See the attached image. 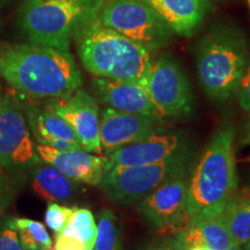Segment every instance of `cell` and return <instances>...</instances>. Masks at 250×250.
Returning <instances> with one entry per match:
<instances>
[{"label": "cell", "instance_id": "19", "mask_svg": "<svg viewBox=\"0 0 250 250\" xmlns=\"http://www.w3.org/2000/svg\"><path fill=\"white\" fill-rule=\"evenodd\" d=\"M224 218L234 243L246 245L250 240V188L233 193L225 205Z\"/></svg>", "mask_w": 250, "mask_h": 250}, {"label": "cell", "instance_id": "4", "mask_svg": "<svg viewBox=\"0 0 250 250\" xmlns=\"http://www.w3.org/2000/svg\"><path fill=\"white\" fill-rule=\"evenodd\" d=\"M248 57V42L237 27L218 24L203 36L197 49L196 68L208 98L225 102L236 92Z\"/></svg>", "mask_w": 250, "mask_h": 250}, {"label": "cell", "instance_id": "24", "mask_svg": "<svg viewBox=\"0 0 250 250\" xmlns=\"http://www.w3.org/2000/svg\"><path fill=\"white\" fill-rule=\"evenodd\" d=\"M74 210L76 208H67L57 203H50L45 211V224L52 232L57 234L67 224L68 218Z\"/></svg>", "mask_w": 250, "mask_h": 250}, {"label": "cell", "instance_id": "25", "mask_svg": "<svg viewBox=\"0 0 250 250\" xmlns=\"http://www.w3.org/2000/svg\"><path fill=\"white\" fill-rule=\"evenodd\" d=\"M237 100L242 110L250 111V56L247 59L245 70L237 86Z\"/></svg>", "mask_w": 250, "mask_h": 250}, {"label": "cell", "instance_id": "9", "mask_svg": "<svg viewBox=\"0 0 250 250\" xmlns=\"http://www.w3.org/2000/svg\"><path fill=\"white\" fill-rule=\"evenodd\" d=\"M189 171L167 181L140 201L138 210L151 226L164 232L183 230L187 217Z\"/></svg>", "mask_w": 250, "mask_h": 250}, {"label": "cell", "instance_id": "31", "mask_svg": "<svg viewBox=\"0 0 250 250\" xmlns=\"http://www.w3.org/2000/svg\"><path fill=\"white\" fill-rule=\"evenodd\" d=\"M243 246H245V248H243V250H250V240L246 243V245H243Z\"/></svg>", "mask_w": 250, "mask_h": 250}, {"label": "cell", "instance_id": "26", "mask_svg": "<svg viewBox=\"0 0 250 250\" xmlns=\"http://www.w3.org/2000/svg\"><path fill=\"white\" fill-rule=\"evenodd\" d=\"M54 250H93L85 243L62 233L56 234Z\"/></svg>", "mask_w": 250, "mask_h": 250}, {"label": "cell", "instance_id": "13", "mask_svg": "<svg viewBox=\"0 0 250 250\" xmlns=\"http://www.w3.org/2000/svg\"><path fill=\"white\" fill-rule=\"evenodd\" d=\"M189 151L187 139L180 133L155 132L140 142L124 146L107 155L109 170L165 161Z\"/></svg>", "mask_w": 250, "mask_h": 250}, {"label": "cell", "instance_id": "12", "mask_svg": "<svg viewBox=\"0 0 250 250\" xmlns=\"http://www.w3.org/2000/svg\"><path fill=\"white\" fill-rule=\"evenodd\" d=\"M161 120L104 108L100 114V144L102 153L111 154L130 144L140 142L158 132Z\"/></svg>", "mask_w": 250, "mask_h": 250}, {"label": "cell", "instance_id": "7", "mask_svg": "<svg viewBox=\"0 0 250 250\" xmlns=\"http://www.w3.org/2000/svg\"><path fill=\"white\" fill-rule=\"evenodd\" d=\"M98 21L151 51L167 44L174 34L147 0H103Z\"/></svg>", "mask_w": 250, "mask_h": 250}, {"label": "cell", "instance_id": "20", "mask_svg": "<svg viewBox=\"0 0 250 250\" xmlns=\"http://www.w3.org/2000/svg\"><path fill=\"white\" fill-rule=\"evenodd\" d=\"M33 188L37 195L50 202L67 201L76 190L72 180L48 164L35 170Z\"/></svg>", "mask_w": 250, "mask_h": 250}, {"label": "cell", "instance_id": "30", "mask_svg": "<svg viewBox=\"0 0 250 250\" xmlns=\"http://www.w3.org/2000/svg\"><path fill=\"white\" fill-rule=\"evenodd\" d=\"M184 250H210V249L205 248V247H190V248H187Z\"/></svg>", "mask_w": 250, "mask_h": 250}, {"label": "cell", "instance_id": "28", "mask_svg": "<svg viewBox=\"0 0 250 250\" xmlns=\"http://www.w3.org/2000/svg\"><path fill=\"white\" fill-rule=\"evenodd\" d=\"M145 250H179L174 246L173 242L168 243H156V245L148 246Z\"/></svg>", "mask_w": 250, "mask_h": 250}, {"label": "cell", "instance_id": "32", "mask_svg": "<svg viewBox=\"0 0 250 250\" xmlns=\"http://www.w3.org/2000/svg\"><path fill=\"white\" fill-rule=\"evenodd\" d=\"M248 5H249V8H250V0H248Z\"/></svg>", "mask_w": 250, "mask_h": 250}, {"label": "cell", "instance_id": "14", "mask_svg": "<svg viewBox=\"0 0 250 250\" xmlns=\"http://www.w3.org/2000/svg\"><path fill=\"white\" fill-rule=\"evenodd\" d=\"M37 154L45 164L76 182L99 186L109 170L108 156L95 155L83 149L58 151L45 145L36 146Z\"/></svg>", "mask_w": 250, "mask_h": 250}, {"label": "cell", "instance_id": "15", "mask_svg": "<svg viewBox=\"0 0 250 250\" xmlns=\"http://www.w3.org/2000/svg\"><path fill=\"white\" fill-rule=\"evenodd\" d=\"M92 85L98 98L109 108L162 120L143 83L95 78Z\"/></svg>", "mask_w": 250, "mask_h": 250}, {"label": "cell", "instance_id": "5", "mask_svg": "<svg viewBox=\"0 0 250 250\" xmlns=\"http://www.w3.org/2000/svg\"><path fill=\"white\" fill-rule=\"evenodd\" d=\"M103 0H26L22 24L31 44L70 51L71 42L98 19Z\"/></svg>", "mask_w": 250, "mask_h": 250}, {"label": "cell", "instance_id": "17", "mask_svg": "<svg viewBox=\"0 0 250 250\" xmlns=\"http://www.w3.org/2000/svg\"><path fill=\"white\" fill-rule=\"evenodd\" d=\"M24 111L28 125L40 145L49 146L58 151L83 149L70 124L48 105L41 108L27 104Z\"/></svg>", "mask_w": 250, "mask_h": 250}, {"label": "cell", "instance_id": "22", "mask_svg": "<svg viewBox=\"0 0 250 250\" xmlns=\"http://www.w3.org/2000/svg\"><path fill=\"white\" fill-rule=\"evenodd\" d=\"M59 233L73 237L78 241L85 243L89 248L94 249L98 233L95 219L92 212L87 208H77L72 212L67 224Z\"/></svg>", "mask_w": 250, "mask_h": 250}, {"label": "cell", "instance_id": "16", "mask_svg": "<svg viewBox=\"0 0 250 250\" xmlns=\"http://www.w3.org/2000/svg\"><path fill=\"white\" fill-rule=\"evenodd\" d=\"M171 242L179 250L190 247L225 250L234 243L225 223L224 208L204 211L190 218L186 228Z\"/></svg>", "mask_w": 250, "mask_h": 250}, {"label": "cell", "instance_id": "1", "mask_svg": "<svg viewBox=\"0 0 250 250\" xmlns=\"http://www.w3.org/2000/svg\"><path fill=\"white\" fill-rule=\"evenodd\" d=\"M0 74L12 88L33 99L66 98L83 83L70 51L37 44L0 50Z\"/></svg>", "mask_w": 250, "mask_h": 250}, {"label": "cell", "instance_id": "8", "mask_svg": "<svg viewBox=\"0 0 250 250\" xmlns=\"http://www.w3.org/2000/svg\"><path fill=\"white\" fill-rule=\"evenodd\" d=\"M144 85L161 118L190 114L193 93L190 81L179 62L169 54L152 59Z\"/></svg>", "mask_w": 250, "mask_h": 250}, {"label": "cell", "instance_id": "29", "mask_svg": "<svg viewBox=\"0 0 250 250\" xmlns=\"http://www.w3.org/2000/svg\"><path fill=\"white\" fill-rule=\"evenodd\" d=\"M225 250H243V248H242V246L236 245V243H233L232 246H229L227 249H225Z\"/></svg>", "mask_w": 250, "mask_h": 250}, {"label": "cell", "instance_id": "11", "mask_svg": "<svg viewBox=\"0 0 250 250\" xmlns=\"http://www.w3.org/2000/svg\"><path fill=\"white\" fill-rule=\"evenodd\" d=\"M48 107L70 124L83 151L101 154L100 110L92 95L77 89L66 98L52 100Z\"/></svg>", "mask_w": 250, "mask_h": 250}, {"label": "cell", "instance_id": "27", "mask_svg": "<svg viewBox=\"0 0 250 250\" xmlns=\"http://www.w3.org/2000/svg\"><path fill=\"white\" fill-rule=\"evenodd\" d=\"M0 250H24L14 229L8 227L0 232Z\"/></svg>", "mask_w": 250, "mask_h": 250}, {"label": "cell", "instance_id": "2", "mask_svg": "<svg viewBox=\"0 0 250 250\" xmlns=\"http://www.w3.org/2000/svg\"><path fill=\"white\" fill-rule=\"evenodd\" d=\"M78 54L83 67L96 78L144 83L152 62V51L103 27L98 19L77 36Z\"/></svg>", "mask_w": 250, "mask_h": 250}, {"label": "cell", "instance_id": "10", "mask_svg": "<svg viewBox=\"0 0 250 250\" xmlns=\"http://www.w3.org/2000/svg\"><path fill=\"white\" fill-rule=\"evenodd\" d=\"M37 161L26 115L13 99L5 96L0 101V166L20 167Z\"/></svg>", "mask_w": 250, "mask_h": 250}, {"label": "cell", "instance_id": "21", "mask_svg": "<svg viewBox=\"0 0 250 250\" xmlns=\"http://www.w3.org/2000/svg\"><path fill=\"white\" fill-rule=\"evenodd\" d=\"M8 227L18 233L24 250H51L52 241L44 225L31 219H12Z\"/></svg>", "mask_w": 250, "mask_h": 250}, {"label": "cell", "instance_id": "18", "mask_svg": "<svg viewBox=\"0 0 250 250\" xmlns=\"http://www.w3.org/2000/svg\"><path fill=\"white\" fill-rule=\"evenodd\" d=\"M174 33L192 35L210 8L208 0H147Z\"/></svg>", "mask_w": 250, "mask_h": 250}, {"label": "cell", "instance_id": "23", "mask_svg": "<svg viewBox=\"0 0 250 250\" xmlns=\"http://www.w3.org/2000/svg\"><path fill=\"white\" fill-rule=\"evenodd\" d=\"M98 233L93 250H121L120 228L114 212L102 210L99 214Z\"/></svg>", "mask_w": 250, "mask_h": 250}, {"label": "cell", "instance_id": "6", "mask_svg": "<svg viewBox=\"0 0 250 250\" xmlns=\"http://www.w3.org/2000/svg\"><path fill=\"white\" fill-rule=\"evenodd\" d=\"M190 151L155 164L112 168L102 177L99 186L112 203L129 205L140 202L159 187L188 173Z\"/></svg>", "mask_w": 250, "mask_h": 250}, {"label": "cell", "instance_id": "3", "mask_svg": "<svg viewBox=\"0 0 250 250\" xmlns=\"http://www.w3.org/2000/svg\"><path fill=\"white\" fill-rule=\"evenodd\" d=\"M234 130L219 129L205 148L188 181L187 217L201 212L225 208L228 199L237 190Z\"/></svg>", "mask_w": 250, "mask_h": 250}]
</instances>
